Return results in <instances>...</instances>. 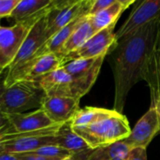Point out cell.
<instances>
[{
  "mask_svg": "<svg viewBox=\"0 0 160 160\" xmlns=\"http://www.w3.org/2000/svg\"><path fill=\"white\" fill-rule=\"evenodd\" d=\"M115 0H93L89 15H95L110 7Z\"/></svg>",
  "mask_w": 160,
  "mask_h": 160,
  "instance_id": "26",
  "label": "cell"
},
{
  "mask_svg": "<svg viewBox=\"0 0 160 160\" xmlns=\"http://www.w3.org/2000/svg\"><path fill=\"white\" fill-rule=\"evenodd\" d=\"M8 76V68L0 70V106L2 104L3 98L8 89V86H7Z\"/></svg>",
  "mask_w": 160,
  "mask_h": 160,
  "instance_id": "28",
  "label": "cell"
},
{
  "mask_svg": "<svg viewBox=\"0 0 160 160\" xmlns=\"http://www.w3.org/2000/svg\"><path fill=\"white\" fill-rule=\"evenodd\" d=\"M114 112V110H108L97 107H84L82 109H80L69 122L72 128L83 127L95 123L100 119L109 117Z\"/></svg>",
  "mask_w": 160,
  "mask_h": 160,
  "instance_id": "23",
  "label": "cell"
},
{
  "mask_svg": "<svg viewBox=\"0 0 160 160\" xmlns=\"http://www.w3.org/2000/svg\"><path fill=\"white\" fill-rule=\"evenodd\" d=\"M20 0H0V20L10 17L11 12L16 8Z\"/></svg>",
  "mask_w": 160,
  "mask_h": 160,
  "instance_id": "25",
  "label": "cell"
},
{
  "mask_svg": "<svg viewBox=\"0 0 160 160\" xmlns=\"http://www.w3.org/2000/svg\"><path fill=\"white\" fill-rule=\"evenodd\" d=\"M38 82L47 97H70L78 98L71 77L62 67L41 77Z\"/></svg>",
  "mask_w": 160,
  "mask_h": 160,
  "instance_id": "14",
  "label": "cell"
},
{
  "mask_svg": "<svg viewBox=\"0 0 160 160\" xmlns=\"http://www.w3.org/2000/svg\"><path fill=\"white\" fill-rule=\"evenodd\" d=\"M46 94L38 82L20 80L8 87L0 109L7 114L24 113L40 109Z\"/></svg>",
  "mask_w": 160,
  "mask_h": 160,
  "instance_id": "3",
  "label": "cell"
},
{
  "mask_svg": "<svg viewBox=\"0 0 160 160\" xmlns=\"http://www.w3.org/2000/svg\"><path fill=\"white\" fill-rule=\"evenodd\" d=\"M41 109L54 124H65L80 110V99L70 97H46Z\"/></svg>",
  "mask_w": 160,
  "mask_h": 160,
  "instance_id": "11",
  "label": "cell"
},
{
  "mask_svg": "<svg viewBox=\"0 0 160 160\" xmlns=\"http://www.w3.org/2000/svg\"><path fill=\"white\" fill-rule=\"evenodd\" d=\"M95 35V32L92 28V25L89 21V15L85 18V20L80 24V26L72 33L67 42L64 44L60 52L57 55L61 58L65 57L68 53L76 51L81 46H82L90 38Z\"/></svg>",
  "mask_w": 160,
  "mask_h": 160,
  "instance_id": "21",
  "label": "cell"
},
{
  "mask_svg": "<svg viewBox=\"0 0 160 160\" xmlns=\"http://www.w3.org/2000/svg\"><path fill=\"white\" fill-rule=\"evenodd\" d=\"M93 0H55L47 16V38H51L75 19L89 15Z\"/></svg>",
  "mask_w": 160,
  "mask_h": 160,
  "instance_id": "6",
  "label": "cell"
},
{
  "mask_svg": "<svg viewBox=\"0 0 160 160\" xmlns=\"http://www.w3.org/2000/svg\"><path fill=\"white\" fill-rule=\"evenodd\" d=\"M54 144L69 151L71 154H78L91 149L87 143L74 132L70 122L63 124L55 132Z\"/></svg>",
  "mask_w": 160,
  "mask_h": 160,
  "instance_id": "19",
  "label": "cell"
},
{
  "mask_svg": "<svg viewBox=\"0 0 160 160\" xmlns=\"http://www.w3.org/2000/svg\"><path fill=\"white\" fill-rule=\"evenodd\" d=\"M126 160H147L146 148H133L128 153Z\"/></svg>",
  "mask_w": 160,
  "mask_h": 160,
  "instance_id": "27",
  "label": "cell"
},
{
  "mask_svg": "<svg viewBox=\"0 0 160 160\" xmlns=\"http://www.w3.org/2000/svg\"><path fill=\"white\" fill-rule=\"evenodd\" d=\"M135 3V0H115L110 7L92 16L89 15V21L95 34L106 27L116 24L121 14Z\"/></svg>",
  "mask_w": 160,
  "mask_h": 160,
  "instance_id": "17",
  "label": "cell"
},
{
  "mask_svg": "<svg viewBox=\"0 0 160 160\" xmlns=\"http://www.w3.org/2000/svg\"><path fill=\"white\" fill-rule=\"evenodd\" d=\"M136 7L115 33L116 39L135 32L160 16V0H143L135 3Z\"/></svg>",
  "mask_w": 160,
  "mask_h": 160,
  "instance_id": "9",
  "label": "cell"
},
{
  "mask_svg": "<svg viewBox=\"0 0 160 160\" xmlns=\"http://www.w3.org/2000/svg\"><path fill=\"white\" fill-rule=\"evenodd\" d=\"M159 22L160 16L117 40L108 54L114 79L113 110L119 113L124 112L129 91L144 79Z\"/></svg>",
  "mask_w": 160,
  "mask_h": 160,
  "instance_id": "1",
  "label": "cell"
},
{
  "mask_svg": "<svg viewBox=\"0 0 160 160\" xmlns=\"http://www.w3.org/2000/svg\"><path fill=\"white\" fill-rule=\"evenodd\" d=\"M62 66V58L55 53H44L37 56L18 72L13 79L12 84L20 80L38 82L41 77L61 68Z\"/></svg>",
  "mask_w": 160,
  "mask_h": 160,
  "instance_id": "12",
  "label": "cell"
},
{
  "mask_svg": "<svg viewBox=\"0 0 160 160\" xmlns=\"http://www.w3.org/2000/svg\"><path fill=\"white\" fill-rule=\"evenodd\" d=\"M160 132V123L155 107L145 112V114L138 121L130 134L124 142L131 149L133 148H147L155 136Z\"/></svg>",
  "mask_w": 160,
  "mask_h": 160,
  "instance_id": "10",
  "label": "cell"
},
{
  "mask_svg": "<svg viewBox=\"0 0 160 160\" xmlns=\"http://www.w3.org/2000/svg\"><path fill=\"white\" fill-rule=\"evenodd\" d=\"M8 124H9V121H8V115L0 109V129L8 126Z\"/></svg>",
  "mask_w": 160,
  "mask_h": 160,
  "instance_id": "32",
  "label": "cell"
},
{
  "mask_svg": "<svg viewBox=\"0 0 160 160\" xmlns=\"http://www.w3.org/2000/svg\"><path fill=\"white\" fill-rule=\"evenodd\" d=\"M54 3L55 0H20L10 18L15 23L24 22L33 27L51 11Z\"/></svg>",
  "mask_w": 160,
  "mask_h": 160,
  "instance_id": "13",
  "label": "cell"
},
{
  "mask_svg": "<svg viewBox=\"0 0 160 160\" xmlns=\"http://www.w3.org/2000/svg\"><path fill=\"white\" fill-rule=\"evenodd\" d=\"M31 28L24 22L8 27L0 25V69L10 66Z\"/></svg>",
  "mask_w": 160,
  "mask_h": 160,
  "instance_id": "8",
  "label": "cell"
},
{
  "mask_svg": "<svg viewBox=\"0 0 160 160\" xmlns=\"http://www.w3.org/2000/svg\"><path fill=\"white\" fill-rule=\"evenodd\" d=\"M152 107H155L156 111H157V113H158V119H159L160 123V98L154 104V105H151Z\"/></svg>",
  "mask_w": 160,
  "mask_h": 160,
  "instance_id": "33",
  "label": "cell"
},
{
  "mask_svg": "<svg viewBox=\"0 0 160 160\" xmlns=\"http://www.w3.org/2000/svg\"><path fill=\"white\" fill-rule=\"evenodd\" d=\"M91 151H92V149H87V150L78 153V154H72L71 156L62 160H87Z\"/></svg>",
  "mask_w": 160,
  "mask_h": 160,
  "instance_id": "30",
  "label": "cell"
},
{
  "mask_svg": "<svg viewBox=\"0 0 160 160\" xmlns=\"http://www.w3.org/2000/svg\"><path fill=\"white\" fill-rule=\"evenodd\" d=\"M32 154L35 155H38V156H42V157H46V158H57V159H64L69 156H71L72 154L56 145H48V146H44L41 147L34 152H31Z\"/></svg>",
  "mask_w": 160,
  "mask_h": 160,
  "instance_id": "24",
  "label": "cell"
},
{
  "mask_svg": "<svg viewBox=\"0 0 160 160\" xmlns=\"http://www.w3.org/2000/svg\"><path fill=\"white\" fill-rule=\"evenodd\" d=\"M54 144V134L53 135H39L24 137L15 140L8 143L3 150V153H14L23 154L31 153L41 147Z\"/></svg>",
  "mask_w": 160,
  "mask_h": 160,
  "instance_id": "18",
  "label": "cell"
},
{
  "mask_svg": "<svg viewBox=\"0 0 160 160\" xmlns=\"http://www.w3.org/2000/svg\"><path fill=\"white\" fill-rule=\"evenodd\" d=\"M114 27L115 24L106 27L95 34L79 49L63 57V65L72 60L89 59L100 56L102 54H109L110 51L117 42Z\"/></svg>",
  "mask_w": 160,
  "mask_h": 160,
  "instance_id": "7",
  "label": "cell"
},
{
  "mask_svg": "<svg viewBox=\"0 0 160 160\" xmlns=\"http://www.w3.org/2000/svg\"><path fill=\"white\" fill-rule=\"evenodd\" d=\"M21 160H62L57 158H50L38 155H35L32 153H23V154H17Z\"/></svg>",
  "mask_w": 160,
  "mask_h": 160,
  "instance_id": "29",
  "label": "cell"
},
{
  "mask_svg": "<svg viewBox=\"0 0 160 160\" xmlns=\"http://www.w3.org/2000/svg\"><path fill=\"white\" fill-rule=\"evenodd\" d=\"M72 129L91 149L124 141L131 132L128 118L117 112L90 125L72 128Z\"/></svg>",
  "mask_w": 160,
  "mask_h": 160,
  "instance_id": "2",
  "label": "cell"
},
{
  "mask_svg": "<svg viewBox=\"0 0 160 160\" xmlns=\"http://www.w3.org/2000/svg\"><path fill=\"white\" fill-rule=\"evenodd\" d=\"M131 148L124 141L92 149L87 160H126Z\"/></svg>",
  "mask_w": 160,
  "mask_h": 160,
  "instance_id": "22",
  "label": "cell"
},
{
  "mask_svg": "<svg viewBox=\"0 0 160 160\" xmlns=\"http://www.w3.org/2000/svg\"><path fill=\"white\" fill-rule=\"evenodd\" d=\"M88 15L81 16V17L75 19L71 22H69L68 25L63 27L60 31H58L55 35H53L38 51L36 57L39 56V55H42L44 53H55V54H58V52H60V50L62 49L64 44L67 42V40L69 38V37L72 35V33L80 26V24L85 20V18Z\"/></svg>",
  "mask_w": 160,
  "mask_h": 160,
  "instance_id": "20",
  "label": "cell"
},
{
  "mask_svg": "<svg viewBox=\"0 0 160 160\" xmlns=\"http://www.w3.org/2000/svg\"><path fill=\"white\" fill-rule=\"evenodd\" d=\"M8 118L9 124L19 133L43 130L54 125H58L51 121V119L47 116L41 108L32 112L9 114L8 115Z\"/></svg>",
  "mask_w": 160,
  "mask_h": 160,
  "instance_id": "15",
  "label": "cell"
},
{
  "mask_svg": "<svg viewBox=\"0 0 160 160\" xmlns=\"http://www.w3.org/2000/svg\"><path fill=\"white\" fill-rule=\"evenodd\" d=\"M49 14V13H48ZM40 19L30 30L27 37L23 40L16 57L8 67V76L7 80V86L12 84L13 79L18 72L24 68L29 62L36 58L38 51L48 40L47 38V16Z\"/></svg>",
  "mask_w": 160,
  "mask_h": 160,
  "instance_id": "4",
  "label": "cell"
},
{
  "mask_svg": "<svg viewBox=\"0 0 160 160\" xmlns=\"http://www.w3.org/2000/svg\"><path fill=\"white\" fill-rule=\"evenodd\" d=\"M143 81L148 84L150 89L151 105H154L160 98V22L154 46L145 67Z\"/></svg>",
  "mask_w": 160,
  "mask_h": 160,
  "instance_id": "16",
  "label": "cell"
},
{
  "mask_svg": "<svg viewBox=\"0 0 160 160\" xmlns=\"http://www.w3.org/2000/svg\"><path fill=\"white\" fill-rule=\"evenodd\" d=\"M107 55L102 54L95 58L72 60L62 66L70 75L76 97L79 99L86 95L95 84Z\"/></svg>",
  "mask_w": 160,
  "mask_h": 160,
  "instance_id": "5",
  "label": "cell"
},
{
  "mask_svg": "<svg viewBox=\"0 0 160 160\" xmlns=\"http://www.w3.org/2000/svg\"><path fill=\"white\" fill-rule=\"evenodd\" d=\"M0 160H21L19 156L14 153H2L0 154Z\"/></svg>",
  "mask_w": 160,
  "mask_h": 160,
  "instance_id": "31",
  "label": "cell"
}]
</instances>
